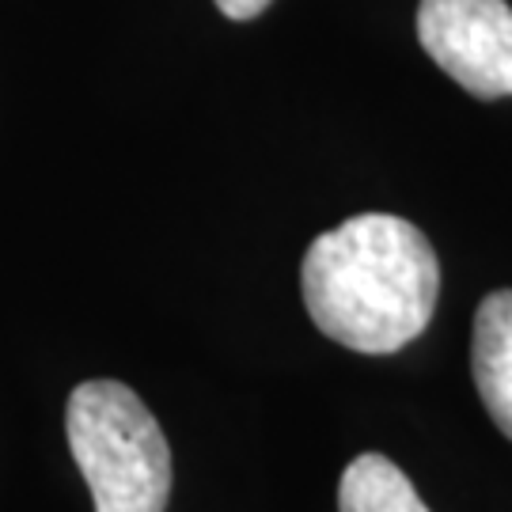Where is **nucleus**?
<instances>
[{
    "label": "nucleus",
    "instance_id": "4",
    "mask_svg": "<svg viewBox=\"0 0 512 512\" xmlns=\"http://www.w3.org/2000/svg\"><path fill=\"white\" fill-rule=\"evenodd\" d=\"M471 372L482 406L512 440V289L490 293L475 311Z\"/></svg>",
    "mask_w": 512,
    "mask_h": 512
},
{
    "label": "nucleus",
    "instance_id": "5",
    "mask_svg": "<svg viewBox=\"0 0 512 512\" xmlns=\"http://www.w3.org/2000/svg\"><path fill=\"white\" fill-rule=\"evenodd\" d=\"M338 512H429L414 482L380 452L349 463L338 482Z\"/></svg>",
    "mask_w": 512,
    "mask_h": 512
},
{
    "label": "nucleus",
    "instance_id": "3",
    "mask_svg": "<svg viewBox=\"0 0 512 512\" xmlns=\"http://www.w3.org/2000/svg\"><path fill=\"white\" fill-rule=\"evenodd\" d=\"M418 42L475 99L512 95V8L505 0H421Z\"/></svg>",
    "mask_w": 512,
    "mask_h": 512
},
{
    "label": "nucleus",
    "instance_id": "1",
    "mask_svg": "<svg viewBox=\"0 0 512 512\" xmlns=\"http://www.w3.org/2000/svg\"><path fill=\"white\" fill-rule=\"evenodd\" d=\"M300 289L311 323L330 342L353 353H399L437 311L440 262L410 220L361 213L311 243Z\"/></svg>",
    "mask_w": 512,
    "mask_h": 512
},
{
    "label": "nucleus",
    "instance_id": "6",
    "mask_svg": "<svg viewBox=\"0 0 512 512\" xmlns=\"http://www.w3.org/2000/svg\"><path fill=\"white\" fill-rule=\"evenodd\" d=\"M270 4H274V0H217L220 12L228 19H239V23H243V19H258Z\"/></svg>",
    "mask_w": 512,
    "mask_h": 512
},
{
    "label": "nucleus",
    "instance_id": "2",
    "mask_svg": "<svg viewBox=\"0 0 512 512\" xmlns=\"http://www.w3.org/2000/svg\"><path fill=\"white\" fill-rule=\"evenodd\" d=\"M65 433L95 512H164L171 497V448L137 391L88 380L69 395Z\"/></svg>",
    "mask_w": 512,
    "mask_h": 512
}]
</instances>
